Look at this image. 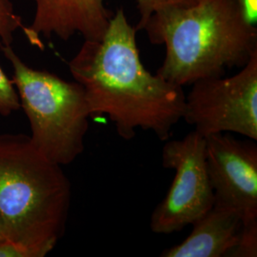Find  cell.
Masks as SVG:
<instances>
[{
	"instance_id": "6da1fadb",
	"label": "cell",
	"mask_w": 257,
	"mask_h": 257,
	"mask_svg": "<svg viewBox=\"0 0 257 257\" xmlns=\"http://www.w3.org/2000/svg\"><path fill=\"white\" fill-rule=\"evenodd\" d=\"M137 32L120 8L101 39L84 41L69 69L84 89L91 117L108 115L124 140L141 128L166 141L182 119L186 95L183 87L142 64Z\"/></svg>"
},
{
	"instance_id": "7a4b0ae2",
	"label": "cell",
	"mask_w": 257,
	"mask_h": 257,
	"mask_svg": "<svg viewBox=\"0 0 257 257\" xmlns=\"http://www.w3.org/2000/svg\"><path fill=\"white\" fill-rule=\"evenodd\" d=\"M153 44H165L157 74L183 87L243 67L257 51V29L235 0H199L153 14L143 28Z\"/></svg>"
},
{
	"instance_id": "3957f363",
	"label": "cell",
	"mask_w": 257,
	"mask_h": 257,
	"mask_svg": "<svg viewBox=\"0 0 257 257\" xmlns=\"http://www.w3.org/2000/svg\"><path fill=\"white\" fill-rule=\"evenodd\" d=\"M62 166L42 156L30 137L0 134V219L6 239L46 256L64 234L72 185Z\"/></svg>"
},
{
	"instance_id": "277c9868",
	"label": "cell",
	"mask_w": 257,
	"mask_h": 257,
	"mask_svg": "<svg viewBox=\"0 0 257 257\" xmlns=\"http://www.w3.org/2000/svg\"><path fill=\"white\" fill-rule=\"evenodd\" d=\"M27 116L33 145L47 159L69 165L85 149L91 113L82 86L28 66L11 45H0Z\"/></svg>"
},
{
	"instance_id": "5b68a950",
	"label": "cell",
	"mask_w": 257,
	"mask_h": 257,
	"mask_svg": "<svg viewBox=\"0 0 257 257\" xmlns=\"http://www.w3.org/2000/svg\"><path fill=\"white\" fill-rule=\"evenodd\" d=\"M183 116L204 138L235 133L257 140V51L230 77H210L192 84Z\"/></svg>"
},
{
	"instance_id": "8992f818",
	"label": "cell",
	"mask_w": 257,
	"mask_h": 257,
	"mask_svg": "<svg viewBox=\"0 0 257 257\" xmlns=\"http://www.w3.org/2000/svg\"><path fill=\"white\" fill-rule=\"evenodd\" d=\"M161 160L165 169L175 171V178L152 213L151 230L170 234L193 225L214 204L206 163V138L193 131L182 139H168Z\"/></svg>"
},
{
	"instance_id": "52a82bcc",
	"label": "cell",
	"mask_w": 257,
	"mask_h": 257,
	"mask_svg": "<svg viewBox=\"0 0 257 257\" xmlns=\"http://www.w3.org/2000/svg\"><path fill=\"white\" fill-rule=\"evenodd\" d=\"M140 19L136 30H143L148 19L159 10L175 5H192L199 0H136ZM36 5L32 24L25 35L30 42L43 46L40 36L68 40L80 34L85 40H99L104 37L113 14L104 0H34Z\"/></svg>"
},
{
	"instance_id": "ba28073f",
	"label": "cell",
	"mask_w": 257,
	"mask_h": 257,
	"mask_svg": "<svg viewBox=\"0 0 257 257\" xmlns=\"http://www.w3.org/2000/svg\"><path fill=\"white\" fill-rule=\"evenodd\" d=\"M206 163L214 204L238 211L243 225L257 222V146L229 133L206 137Z\"/></svg>"
},
{
	"instance_id": "9c48e42d",
	"label": "cell",
	"mask_w": 257,
	"mask_h": 257,
	"mask_svg": "<svg viewBox=\"0 0 257 257\" xmlns=\"http://www.w3.org/2000/svg\"><path fill=\"white\" fill-rule=\"evenodd\" d=\"M193 226L183 242L167 248L160 256L228 257L238 240L243 221L238 211L213 204Z\"/></svg>"
},
{
	"instance_id": "30bf717a",
	"label": "cell",
	"mask_w": 257,
	"mask_h": 257,
	"mask_svg": "<svg viewBox=\"0 0 257 257\" xmlns=\"http://www.w3.org/2000/svg\"><path fill=\"white\" fill-rule=\"evenodd\" d=\"M19 30H23L25 33L26 26L16 13L12 1L0 0V45H11Z\"/></svg>"
},
{
	"instance_id": "8fae6325",
	"label": "cell",
	"mask_w": 257,
	"mask_h": 257,
	"mask_svg": "<svg viewBox=\"0 0 257 257\" xmlns=\"http://www.w3.org/2000/svg\"><path fill=\"white\" fill-rule=\"evenodd\" d=\"M20 109V100L15 83L0 67V115L9 116Z\"/></svg>"
},
{
	"instance_id": "7c38bea8",
	"label": "cell",
	"mask_w": 257,
	"mask_h": 257,
	"mask_svg": "<svg viewBox=\"0 0 257 257\" xmlns=\"http://www.w3.org/2000/svg\"><path fill=\"white\" fill-rule=\"evenodd\" d=\"M257 256V222L243 225L238 240L228 257Z\"/></svg>"
},
{
	"instance_id": "4fadbf2b",
	"label": "cell",
	"mask_w": 257,
	"mask_h": 257,
	"mask_svg": "<svg viewBox=\"0 0 257 257\" xmlns=\"http://www.w3.org/2000/svg\"><path fill=\"white\" fill-rule=\"evenodd\" d=\"M0 257H43L36 249L25 245L5 240L0 243Z\"/></svg>"
},
{
	"instance_id": "5bb4252c",
	"label": "cell",
	"mask_w": 257,
	"mask_h": 257,
	"mask_svg": "<svg viewBox=\"0 0 257 257\" xmlns=\"http://www.w3.org/2000/svg\"><path fill=\"white\" fill-rule=\"evenodd\" d=\"M245 19L250 25L256 26L257 0H235Z\"/></svg>"
},
{
	"instance_id": "9a60e30c",
	"label": "cell",
	"mask_w": 257,
	"mask_h": 257,
	"mask_svg": "<svg viewBox=\"0 0 257 257\" xmlns=\"http://www.w3.org/2000/svg\"><path fill=\"white\" fill-rule=\"evenodd\" d=\"M5 240H6V234H5V230H4L2 221L0 219V243H2Z\"/></svg>"
}]
</instances>
